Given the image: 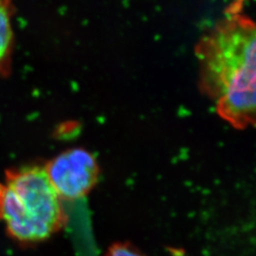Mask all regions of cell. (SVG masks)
Segmentation results:
<instances>
[{"mask_svg": "<svg viewBox=\"0 0 256 256\" xmlns=\"http://www.w3.org/2000/svg\"><path fill=\"white\" fill-rule=\"evenodd\" d=\"M14 6L12 0H0V77L9 74L14 50Z\"/></svg>", "mask_w": 256, "mask_h": 256, "instance_id": "4", "label": "cell"}, {"mask_svg": "<svg viewBox=\"0 0 256 256\" xmlns=\"http://www.w3.org/2000/svg\"><path fill=\"white\" fill-rule=\"evenodd\" d=\"M62 202L44 167L12 169L0 182V222L18 241H43L66 223Z\"/></svg>", "mask_w": 256, "mask_h": 256, "instance_id": "2", "label": "cell"}, {"mask_svg": "<svg viewBox=\"0 0 256 256\" xmlns=\"http://www.w3.org/2000/svg\"><path fill=\"white\" fill-rule=\"evenodd\" d=\"M202 84L222 119L234 128L254 124L256 32L252 20L232 16L204 37L196 48Z\"/></svg>", "mask_w": 256, "mask_h": 256, "instance_id": "1", "label": "cell"}, {"mask_svg": "<svg viewBox=\"0 0 256 256\" xmlns=\"http://www.w3.org/2000/svg\"><path fill=\"white\" fill-rule=\"evenodd\" d=\"M106 256H142L133 248L126 245H115L110 248Z\"/></svg>", "mask_w": 256, "mask_h": 256, "instance_id": "5", "label": "cell"}, {"mask_svg": "<svg viewBox=\"0 0 256 256\" xmlns=\"http://www.w3.org/2000/svg\"><path fill=\"white\" fill-rule=\"evenodd\" d=\"M44 168L62 200H76L86 196L97 182L99 176L96 158L82 148L64 151Z\"/></svg>", "mask_w": 256, "mask_h": 256, "instance_id": "3", "label": "cell"}]
</instances>
